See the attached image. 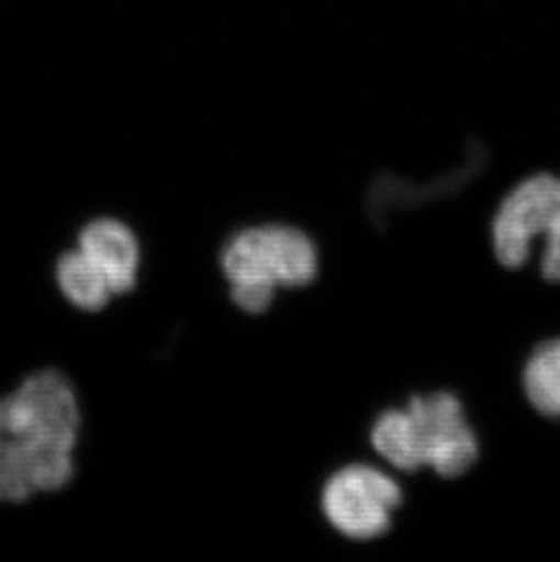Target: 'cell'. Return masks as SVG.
I'll return each mask as SVG.
<instances>
[{
  "label": "cell",
  "instance_id": "6da1fadb",
  "mask_svg": "<svg viewBox=\"0 0 560 562\" xmlns=\"http://www.w3.org/2000/svg\"><path fill=\"white\" fill-rule=\"evenodd\" d=\"M373 450L401 472L428 467L446 479L464 475L479 457V442L451 393L418 395L404 409H390L371 428Z\"/></svg>",
  "mask_w": 560,
  "mask_h": 562
},
{
  "label": "cell",
  "instance_id": "7a4b0ae2",
  "mask_svg": "<svg viewBox=\"0 0 560 562\" xmlns=\"http://www.w3.org/2000/svg\"><path fill=\"white\" fill-rule=\"evenodd\" d=\"M221 262L229 297L251 315L270 308L279 288L310 286L318 271L312 239L280 224L240 229L227 240Z\"/></svg>",
  "mask_w": 560,
  "mask_h": 562
},
{
  "label": "cell",
  "instance_id": "3957f363",
  "mask_svg": "<svg viewBox=\"0 0 560 562\" xmlns=\"http://www.w3.org/2000/svg\"><path fill=\"white\" fill-rule=\"evenodd\" d=\"M79 431L77 392L58 370L33 373L0 398V440L38 459L74 462Z\"/></svg>",
  "mask_w": 560,
  "mask_h": 562
},
{
  "label": "cell",
  "instance_id": "277c9868",
  "mask_svg": "<svg viewBox=\"0 0 560 562\" xmlns=\"http://www.w3.org/2000/svg\"><path fill=\"white\" fill-rule=\"evenodd\" d=\"M493 248L506 268L528 262L535 240L545 239L542 276L560 282V177L535 173L518 182L499 206Z\"/></svg>",
  "mask_w": 560,
  "mask_h": 562
},
{
  "label": "cell",
  "instance_id": "5b68a950",
  "mask_svg": "<svg viewBox=\"0 0 560 562\" xmlns=\"http://www.w3.org/2000/svg\"><path fill=\"white\" fill-rule=\"evenodd\" d=\"M401 504V486L395 479L368 464L343 468L324 484L326 519L338 533L354 541L384 536Z\"/></svg>",
  "mask_w": 560,
  "mask_h": 562
},
{
  "label": "cell",
  "instance_id": "8992f818",
  "mask_svg": "<svg viewBox=\"0 0 560 562\" xmlns=\"http://www.w3.org/2000/svg\"><path fill=\"white\" fill-rule=\"evenodd\" d=\"M77 248L107 277L115 297L132 292L137 284L141 248L126 224L116 218H96L80 229Z\"/></svg>",
  "mask_w": 560,
  "mask_h": 562
},
{
  "label": "cell",
  "instance_id": "52a82bcc",
  "mask_svg": "<svg viewBox=\"0 0 560 562\" xmlns=\"http://www.w3.org/2000/svg\"><path fill=\"white\" fill-rule=\"evenodd\" d=\"M55 282L63 297L80 312H101L115 297L107 277L97 270L79 248L64 251L58 257L55 262Z\"/></svg>",
  "mask_w": 560,
  "mask_h": 562
},
{
  "label": "cell",
  "instance_id": "ba28073f",
  "mask_svg": "<svg viewBox=\"0 0 560 562\" xmlns=\"http://www.w3.org/2000/svg\"><path fill=\"white\" fill-rule=\"evenodd\" d=\"M524 390L539 414L560 419V339L535 351L524 370Z\"/></svg>",
  "mask_w": 560,
  "mask_h": 562
},
{
  "label": "cell",
  "instance_id": "9c48e42d",
  "mask_svg": "<svg viewBox=\"0 0 560 562\" xmlns=\"http://www.w3.org/2000/svg\"><path fill=\"white\" fill-rule=\"evenodd\" d=\"M41 494L37 467L21 446L0 440V503L22 504Z\"/></svg>",
  "mask_w": 560,
  "mask_h": 562
}]
</instances>
